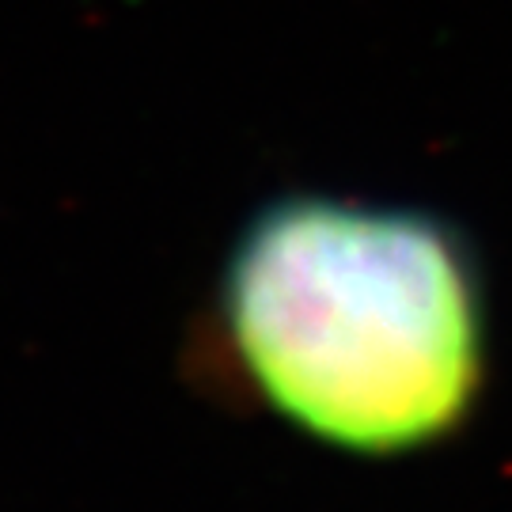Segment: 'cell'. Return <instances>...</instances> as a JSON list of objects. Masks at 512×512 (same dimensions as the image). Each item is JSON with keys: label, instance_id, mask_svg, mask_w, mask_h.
<instances>
[{"label": "cell", "instance_id": "cell-1", "mask_svg": "<svg viewBox=\"0 0 512 512\" xmlns=\"http://www.w3.org/2000/svg\"><path fill=\"white\" fill-rule=\"evenodd\" d=\"M224 308L262 399L334 448H421L478 395L471 251L418 209L319 194L266 205L232 251Z\"/></svg>", "mask_w": 512, "mask_h": 512}]
</instances>
